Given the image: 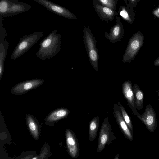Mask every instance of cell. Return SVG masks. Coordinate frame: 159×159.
<instances>
[{
    "label": "cell",
    "instance_id": "cell-1",
    "mask_svg": "<svg viewBox=\"0 0 159 159\" xmlns=\"http://www.w3.org/2000/svg\"><path fill=\"white\" fill-rule=\"evenodd\" d=\"M55 29L51 32L41 42L39 48L36 54L37 57L44 61L49 60L60 52L61 46V36L57 34Z\"/></svg>",
    "mask_w": 159,
    "mask_h": 159
},
{
    "label": "cell",
    "instance_id": "cell-2",
    "mask_svg": "<svg viewBox=\"0 0 159 159\" xmlns=\"http://www.w3.org/2000/svg\"><path fill=\"white\" fill-rule=\"evenodd\" d=\"M83 31V40L89 60L93 67L98 71L99 56L96 47V40L89 27H84Z\"/></svg>",
    "mask_w": 159,
    "mask_h": 159
},
{
    "label": "cell",
    "instance_id": "cell-3",
    "mask_svg": "<svg viewBox=\"0 0 159 159\" xmlns=\"http://www.w3.org/2000/svg\"><path fill=\"white\" fill-rule=\"evenodd\" d=\"M43 34L41 31H35L22 37L15 48L11 59L15 60L28 51L42 37Z\"/></svg>",
    "mask_w": 159,
    "mask_h": 159
},
{
    "label": "cell",
    "instance_id": "cell-4",
    "mask_svg": "<svg viewBox=\"0 0 159 159\" xmlns=\"http://www.w3.org/2000/svg\"><path fill=\"white\" fill-rule=\"evenodd\" d=\"M144 37L141 32L138 31L130 39L123 55L124 63H131L134 59L139 51L144 44Z\"/></svg>",
    "mask_w": 159,
    "mask_h": 159
},
{
    "label": "cell",
    "instance_id": "cell-5",
    "mask_svg": "<svg viewBox=\"0 0 159 159\" xmlns=\"http://www.w3.org/2000/svg\"><path fill=\"white\" fill-rule=\"evenodd\" d=\"M116 139V136L112 131L108 118H106L103 122L100 129L97 152L100 153L106 147L107 145H110L113 141Z\"/></svg>",
    "mask_w": 159,
    "mask_h": 159
},
{
    "label": "cell",
    "instance_id": "cell-6",
    "mask_svg": "<svg viewBox=\"0 0 159 159\" xmlns=\"http://www.w3.org/2000/svg\"><path fill=\"white\" fill-rule=\"evenodd\" d=\"M43 79L35 78L17 83L10 90L11 93L16 95H23L37 88L44 82Z\"/></svg>",
    "mask_w": 159,
    "mask_h": 159
},
{
    "label": "cell",
    "instance_id": "cell-7",
    "mask_svg": "<svg viewBox=\"0 0 159 159\" xmlns=\"http://www.w3.org/2000/svg\"><path fill=\"white\" fill-rule=\"evenodd\" d=\"M43 6L48 11L63 17L70 19H77V17L69 10L49 0H34Z\"/></svg>",
    "mask_w": 159,
    "mask_h": 159
},
{
    "label": "cell",
    "instance_id": "cell-8",
    "mask_svg": "<svg viewBox=\"0 0 159 159\" xmlns=\"http://www.w3.org/2000/svg\"><path fill=\"white\" fill-rule=\"evenodd\" d=\"M136 116L149 131L152 133L155 131L157 123L156 115L154 110L150 104L146 106L145 111L142 114H139Z\"/></svg>",
    "mask_w": 159,
    "mask_h": 159
},
{
    "label": "cell",
    "instance_id": "cell-9",
    "mask_svg": "<svg viewBox=\"0 0 159 159\" xmlns=\"http://www.w3.org/2000/svg\"><path fill=\"white\" fill-rule=\"evenodd\" d=\"M67 150L69 155L74 159L78 158L80 149L76 136L73 131L67 129L65 131Z\"/></svg>",
    "mask_w": 159,
    "mask_h": 159
},
{
    "label": "cell",
    "instance_id": "cell-10",
    "mask_svg": "<svg viewBox=\"0 0 159 159\" xmlns=\"http://www.w3.org/2000/svg\"><path fill=\"white\" fill-rule=\"evenodd\" d=\"M0 81L3 74L4 64L8 48V42L5 38L6 31L2 25V18H0Z\"/></svg>",
    "mask_w": 159,
    "mask_h": 159
},
{
    "label": "cell",
    "instance_id": "cell-11",
    "mask_svg": "<svg viewBox=\"0 0 159 159\" xmlns=\"http://www.w3.org/2000/svg\"><path fill=\"white\" fill-rule=\"evenodd\" d=\"M131 82L129 80L125 81L122 84V89L123 94L127 100L129 107L133 113L137 116L139 113L135 106V98L132 89Z\"/></svg>",
    "mask_w": 159,
    "mask_h": 159
},
{
    "label": "cell",
    "instance_id": "cell-12",
    "mask_svg": "<svg viewBox=\"0 0 159 159\" xmlns=\"http://www.w3.org/2000/svg\"><path fill=\"white\" fill-rule=\"evenodd\" d=\"M9 6L8 11L4 18L11 16L29 10L31 6L25 2L18 0H8Z\"/></svg>",
    "mask_w": 159,
    "mask_h": 159
},
{
    "label": "cell",
    "instance_id": "cell-13",
    "mask_svg": "<svg viewBox=\"0 0 159 159\" xmlns=\"http://www.w3.org/2000/svg\"><path fill=\"white\" fill-rule=\"evenodd\" d=\"M113 112L116 122L121 132L127 139L132 141L133 139V134L124 120L117 104H115L114 105Z\"/></svg>",
    "mask_w": 159,
    "mask_h": 159
},
{
    "label": "cell",
    "instance_id": "cell-14",
    "mask_svg": "<svg viewBox=\"0 0 159 159\" xmlns=\"http://www.w3.org/2000/svg\"><path fill=\"white\" fill-rule=\"evenodd\" d=\"M117 22L110 29L109 33L104 32L105 37L109 41L113 43H116L122 39L124 33V29L120 19L117 16Z\"/></svg>",
    "mask_w": 159,
    "mask_h": 159
},
{
    "label": "cell",
    "instance_id": "cell-15",
    "mask_svg": "<svg viewBox=\"0 0 159 159\" xmlns=\"http://www.w3.org/2000/svg\"><path fill=\"white\" fill-rule=\"evenodd\" d=\"M70 111L67 108H61L56 109L52 111L46 116L45 119V123L49 126H54L57 122L67 117Z\"/></svg>",
    "mask_w": 159,
    "mask_h": 159
},
{
    "label": "cell",
    "instance_id": "cell-16",
    "mask_svg": "<svg viewBox=\"0 0 159 159\" xmlns=\"http://www.w3.org/2000/svg\"><path fill=\"white\" fill-rule=\"evenodd\" d=\"M26 121L27 128L33 138L37 140L40 135V125L35 117L31 114H28L26 116Z\"/></svg>",
    "mask_w": 159,
    "mask_h": 159
},
{
    "label": "cell",
    "instance_id": "cell-17",
    "mask_svg": "<svg viewBox=\"0 0 159 159\" xmlns=\"http://www.w3.org/2000/svg\"><path fill=\"white\" fill-rule=\"evenodd\" d=\"M94 7L95 11L101 17L110 21L113 20L115 16V12L113 9L99 4H96Z\"/></svg>",
    "mask_w": 159,
    "mask_h": 159
},
{
    "label": "cell",
    "instance_id": "cell-18",
    "mask_svg": "<svg viewBox=\"0 0 159 159\" xmlns=\"http://www.w3.org/2000/svg\"><path fill=\"white\" fill-rule=\"evenodd\" d=\"M132 89L135 96V107L137 109L140 110L143 107L144 98L143 92L136 84H134Z\"/></svg>",
    "mask_w": 159,
    "mask_h": 159
},
{
    "label": "cell",
    "instance_id": "cell-19",
    "mask_svg": "<svg viewBox=\"0 0 159 159\" xmlns=\"http://www.w3.org/2000/svg\"><path fill=\"white\" fill-rule=\"evenodd\" d=\"M99 125V119L98 116L93 118L89 123V140L93 141L97 135Z\"/></svg>",
    "mask_w": 159,
    "mask_h": 159
},
{
    "label": "cell",
    "instance_id": "cell-20",
    "mask_svg": "<svg viewBox=\"0 0 159 159\" xmlns=\"http://www.w3.org/2000/svg\"><path fill=\"white\" fill-rule=\"evenodd\" d=\"M119 13L122 18L129 23L132 24L134 22L135 14L132 9L122 6L119 8Z\"/></svg>",
    "mask_w": 159,
    "mask_h": 159
},
{
    "label": "cell",
    "instance_id": "cell-21",
    "mask_svg": "<svg viewBox=\"0 0 159 159\" xmlns=\"http://www.w3.org/2000/svg\"><path fill=\"white\" fill-rule=\"evenodd\" d=\"M123 118L128 125L132 133H133V126L131 119L123 106L120 102L117 104Z\"/></svg>",
    "mask_w": 159,
    "mask_h": 159
},
{
    "label": "cell",
    "instance_id": "cell-22",
    "mask_svg": "<svg viewBox=\"0 0 159 159\" xmlns=\"http://www.w3.org/2000/svg\"><path fill=\"white\" fill-rule=\"evenodd\" d=\"M101 4L113 10L115 7V0H98Z\"/></svg>",
    "mask_w": 159,
    "mask_h": 159
},
{
    "label": "cell",
    "instance_id": "cell-23",
    "mask_svg": "<svg viewBox=\"0 0 159 159\" xmlns=\"http://www.w3.org/2000/svg\"><path fill=\"white\" fill-rule=\"evenodd\" d=\"M140 0H128V5L129 7L132 9L134 8L139 3Z\"/></svg>",
    "mask_w": 159,
    "mask_h": 159
},
{
    "label": "cell",
    "instance_id": "cell-24",
    "mask_svg": "<svg viewBox=\"0 0 159 159\" xmlns=\"http://www.w3.org/2000/svg\"><path fill=\"white\" fill-rule=\"evenodd\" d=\"M152 13L154 16L159 18V6L153 10Z\"/></svg>",
    "mask_w": 159,
    "mask_h": 159
},
{
    "label": "cell",
    "instance_id": "cell-25",
    "mask_svg": "<svg viewBox=\"0 0 159 159\" xmlns=\"http://www.w3.org/2000/svg\"><path fill=\"white\" fill-rule=\"evenodd\" d=\"M154 65L155 66H159V57L154 62Z\"/></svg>",
    "mask_w": 159,
    "mask_h": 159
},
{
    "label": "cell",
    "instance_id": "cell-26",
    "mask_svg": "<svg viewBox=\"0 0 159 159\" xmlns=\"http://www.w3.org/2000/svg\"><path fill=\"white\" fill-rule=\"evenodd\" d=\"M157 93L158 94V98L159 99V90L157 92Z\"/></svg>",
    "mask_w": 159,
    "mask_h": 159
}]
</instances>
